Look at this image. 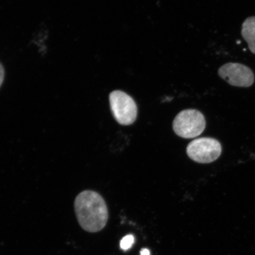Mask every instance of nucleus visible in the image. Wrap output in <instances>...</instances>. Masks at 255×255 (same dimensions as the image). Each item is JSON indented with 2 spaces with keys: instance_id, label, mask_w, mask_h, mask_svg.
I'll return each instance as SVG.
<instances>
[{
  "instance_id": "1",
  "label": "nucleus",
  "mask_w": 255,
  "mask_h": 255,
  "mask_svg": "<svg viewBox=\"0 0 255 255\" xmlns=\"http://www.w3.org/2000/svg\"><path fill=\"white\" fill-rule=\"evenodd\" d=\"M74 207L79 224L84 231L97 233L106 226L109 219L108 206L103 197L96 191L85 190L79 193Z\"/></svg>"
},
{
  "instance_id": "2",
  "label": "nucleus",
  "mask_w": 255,
  "mask_h": 255,
  "mask_svg": "<svg viewBox=\"0 0 255 255\" xmlns=\"http://www.w3.org/2000/svg\"><path fill=\"white\" fill-rule=\"evenodd\" d=\"M203 114L196 110H186L175 117L173 124L174 131L183 138H196L202 134L206 128Z\"/></svg>"
},
{
  "instance_id": "3",
  "label": "nucleus",
  "mask_w": 255,
  "mask_h": 255,
  "mask_svg": "<svg viewBox=\"0 0 255 255\" xmlns=\"http://www.w3.org/2000/svg\"><path fill=\"white\" fill-rule=\"evenodd\" d=\"M110 103L114 119L122 126L131 125L136 120L138 109L132 98L120 90L112 92Z\"/></svg>"
},
{
  "instance_id": "4",
  "label": "nucleus",
  "mask_w": 255,
  "mask_h": 255,
  "mask_svg": "<svg viewBox=\"0 0 255 255\" xmlns=\"http://www.w3.org/2000/svg\"><path fill=\"white\" fill-rule=\"evenodd\" d=\"M222 148L218 140L203 137L193 140L187 147V154L194 161L209 164L221 156Z\"/></svg>"
},
{
  "instance_id": "5",
  "label": "nucleus",
  "mask_w": 255,
  "mask_h": 255,
  "mask_svg": "<svg viewBox=\"0 0 255 255\" xmlns=\"http://www.w3.org/2000/svg\"><path fill=\"white\" fill-rule=\"evenodd\" d=\"M218 74L229 85L234 87L248 88L255 81L254 73L246 65L239 63H228L219 68Z\"/></svg>"
},
{
  "instance_id": "6",
  "label": "nucleus",
  "mask_w": 255,
  "mask_h": 255,
  "mask_svg": "<svg viewBox=\"0 0 255 255\" xmlns=\"http://www.w3.org/2000/svg\"><path fill=\"white\" fill-rule=\"evenodd\" d=\"M241 34L249 49L255 55V16L248 17L242 25Z\"/></svg>"
},
{
  "instance_id": "7",
  "label": "nucleus",
  "mask_w": 255,
  "mask_h": 255,
  "mask_svg": "<svg viewBox=\"0 0 255 255\" xmlns=\"http://www.w3.org/2000/svg\"><path fill=\"white\" fill-rule=\"evenodd\" d=\"M134 241L135 239L133 235H127L125 237L122 239V240L121 241L120 247L124 251L128 250L132 247L133 243H134Z\"/></svg>"
},
{
  "instance_id": "8",
  "label": "nucleus",
  "mask_w": 255,
  "mask_h": 255,
  "mask_svg": "<svg viewBox=\"0 0 255 255\" xmlns=\"http://www.w3.org/2000/svg\"><path fill=\"white\" fill-rule=\"evenodd\" d=\"M4 71L2 66L0 63V87L2 84L3 81H4Z\"/></svg>"
},
{
  "instance_id": "9",
  "label": "nucleus",
  "mask_w": 255,
  "mask_h": 255,
  "mask_svg": "<svg viewBox=\"0 0 255 255\" xmlns=\"http://www.w3.org/2000/svg\"><path fill=\"white\" fill-rule=\"evenodd\" d=\"M140 255H151L150 251L148 249H142L141 251H140Z\"/></svg>"
}]
</instances>
